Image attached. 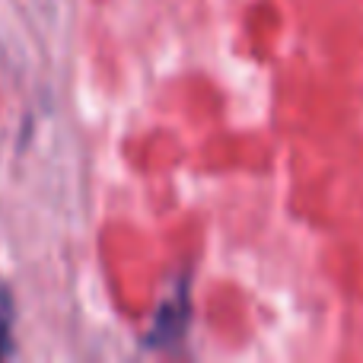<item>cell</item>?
Masks as SVG:
<instances>
[{"label":"cell","instance_id":"obj_1","mask_svg":"<svg viewBox=\"0 0 363 363\" xmlns=\"http://www.w3.org/2000/svg\"><path fill=\"white\" fill-rule=\"evenodd\" d=\"M10 351V300L0 290V357Z\"/></svg>","mask_w":363,"mask_h":363}]
</instances>
